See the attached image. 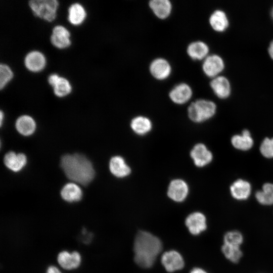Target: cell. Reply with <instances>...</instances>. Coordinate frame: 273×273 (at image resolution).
I'll list each match as a JSON object with an SVG mask.
<instances>
[{
    "mask_svg": "<svg viewBox=\"0 0 273 273\" xmlns=\"http://www.w3.org/2000/svg\"><path fill=\"white\" fill-rule=\"evenodd\" d=\"M185 223L190 232L194 235L200 234L207 228L206 217L199 212L190 214L186 218Z\"/></svg>",
    "mask_w": 273,
    "mask_h": 273,
    "instance_id": "obj_13",
    "label": "cell"
},
{
    "mask_svg": "<svg viewBox=\"0 0 273 273\" xmlns=\"http://www.w3.org/2000/svg\"><path fill=\"white\" fill-rule=\"evenodd\" d=\"M46 61L43 54L38 51H32L28 53L24 60L26 68L34 72L41 70L45 66Z\"/></svg>",
    "mask_w": 273,
    "mask_h": 273,
    "instance_id": "obj_14",
    "label": "cell"
},
{
    "mask_svg": "<svg viewBox=\"0 0 273 273\" xmlns=\"http://www.w3.org/2000/svg\"><path fill=\"white\" fill-rule=\"evenodd\" d=\"M190 273H207L206 271L200 268H194L190 272Z\"/></svg>",
    "mask_w": 273,
    "mask_h": 273,
    "instance_id": "obj_36",
    "label": "cell"
},
{
    "mask_svg": "<svg viewBox=\"0 0 273 273\" xmlns=\"http://www.w3.org/2000/svg\"><path fill=\"white\" fill-rule=\"evenodd\" d=\"M59 76L56 73H53L50 74L48 78V81L49 84L53 87L58 79L59 78Z\"/></svg>",
    "mask_w": 273,
    "mask_h": 273,
    "instance_id": "obj_33",
    "label": "cell"
},
{
    "mask_svg": "<svg viewBox=\"0 0 273 273\" xmlns=\"http://www.w3.org/2000/svg\"><path fill=\"white\" fill-rule=\"evenodd\" d=\"M260 151L264 157L273 158V138H265L261 144Z\"/></svg>",
    "mask_w": 273,
    "mask_h": 273,
    "instance_id": "obj_32",
    "label": "cell"
},
{
    "mask_svg": "<svg viewBox=\"0 0 273 273\" xmlns=\"http://www.w3.org/2000/svg\"><path fill=\"white\" fill-rule=\"evenodd\" d=\"M230 192L234 198L238 200H246L251 192L250 184L242 179H239L233 183L230 187Z\"/></svg>",
    "mask_w": 273,
    "mask_h": 273,
    "instance_id": "obj_19",
    "label": "cell"
},
{
    "mask_svg": "<svg viewBox=\"0 0 273 273\" xmlns=\"http://www.w3.org/2000/svg\"><path fill=\"white\" fill-rule=\"evenodd\" d=\"M59 265L64 269L71 270L78 267L81 261L80 254L77 251L69 253L67 251L60 252L57 257Z\"/></svg>",
    "mask_w": 273,
    "mask_h": 273,
    "instance_id": "obj_15",
    "label": "cell"
},
{
    "mask_svg": "<svg viewBox=\"0 0 273 273\" xmlns=\"http://www.w3.org/2000/svg\"><path fill=\"white\" fill-rule=\"evenodd\" d=\"M223 241L225 244L240 247L243 242V237L239 231H230L225 234Z\"/></svg>",
    "mask_w": 273,
    "mask_h": 273,
    "instance_id": "obj_30",
    "label": "cell"
},
{
    "mask_svg": "<svg viewBox=\"0 0 273 273\" xmlns=\"http://www.w3.org/2000/svg\"><path fill=\"white\" fill-rule=\"evenodd\" d=\"M255 197L257 201L262 205L273 204V184H264L262 190L256 193Z\"/></svg>",
    "mask_w": 273,
    "mask_h": 273,
    "instance_id": "obj_27",
    "label": "cell"
},
{
    "mask_svg": "<svg viewBox=\"0 0 273 273\" xmlns=\"http://www.w3.org/2000/svg\"><path fill=\"white\" fill-rule=\"evenodd\" d=\"M209 47L204 41L196 40L191 42L187 48V53L193 60H204L209 55Z\"/></svg>",
    "mask_w": 273,
    "mask_h": 273,
    "instance_id": "obj_18",
    "label": "cell"
},
{
    "mask_svg": "<svg viewBox=\"0 0 273 273\" xmlns=\"http://www.w3.org/2000/svg\"><path fill=\"white\" fill-rule=\"evenodd\" d=\"M52 87L54 94L58 97H63L68 95L72 90L69 80L61 76H59Z\"/></svg>",
    "mask_w": 273,
    "mask_h": 273,
    "instance_id": "obj_28",
    "label": "cell"
},
{
    "mask_svg": "<svg viewBox=\"0 0 273 273\" xmlns=\"http://www.w3.org/2000/svg\"><path fill=\"white\" fill-rule=\"evenodd\" d=\"M133 249L135 263L141 267L147 268L153 266L162 250V244L157 237L141 231L135 236Z\"/></svg>",
    "mask_w": 273,
    "mask_h": 273,
    "instance_id": "obj_2",
    "label": "cell"
},
{
    "mask_svg": "<svg viewBox=\"0 0 273 273\" xmlns=\"http://www.w3.org/2000/svg\"><path fill=\"white\" fill-rule=\"evenodd\" d=\"M46 273H62V272L56 266H50L48 268Z\"/></svg>",
    "mask_w": 273,
    "mask_h": 273,
    "instance_id": "obj_34",
    "label": "cell"
},
{
    "mask_svg": "<svg viewBox=\"0 0 273 273\" xmlns=\"http://www.w3.org/2000/svg\"><path fill=\"white\" fill-rule=\"evenodd\" d=\"M209 22L212 28L217 32L224 31L230 24L226 13L221 9H216L210 14Z\"/></svg>",
    "mask_w": 273,
    "mask_h": 273,
    "instance_id": "obj_17",
    "label": "cell"
},
{
    "mask_svg": "<svg viewBox=\"0 0 273 273\" xmlns=\"http://www.w3.org/2000/svg\"><path fill=\"white\" fill-rule=\"evenodd\" d=\"M5 165L14 172L20 171L26 165L27 158L23 153L16 154L14 152L7 153L4 159Z\"/></svg>",
    "mask_w": 273,
    "mask_h": 273,
    "instance_id": "obj_20",
    "label": "cell"
},
{
    "mask_svg": "<svg viewBox=\"0 0 273 273\" xmlns=\"http://www.w3.org/2000/svg\"><path fill=\"white\" fill-rule=\"evenodd\" d=\"M149 71L153 77L162 80L167 78L170 76L172 68L168 60L165 58L159 57L154 59L150 63Z\"/></svg>",
    "mask_w": 273,
    "mask_h": 273,
    "instance_id": "obj_6",
    "label": "cell"
},
{
    "mask_svg": "<svg viewBox=\"0 0 273 273\" xmlns=\"http://www.w3.org/2000/svg\"><path fill=\"white\" fill-rule=\"evenodd\" d=\"M16 127L17 131L25 136L31 135L36 129L34 120L30 116L24 115L20 116L16 120Z\"/></svg>",
    "mask_w": 273,
    "mask_h": 273,
    "instance_id": "obj_25",
    "label": "cell"
},
{
    "mask_svg": "<svg viewBox=\"0 0 273 273\" xmlns=\"http://www.w3.org/2000/svg\"><path fill=\"white\" fill-rule=\"evenodd\" d=\"M13 76L11 68L4 63L0 64V89H2Z\"/></svg>",
    "mask_w": 273,
    "mask_h": 273,
    "instance_id": "obj_31",
    "label": "cell"
},
{
    "mask_svg": "<svg viewBox=\"0 0 273 273\" xmlns=\"http://www.w3.org/2000/svg\"><path fill=\"white\" fill-rule=\"evenodd\" d=\"M28 5L35 16L52 22L57 16L59 3L57 0H31Z\"/></svg>",
    "mask_w": 273,
    "mask_h": 273,
    "instance_id": "obj_4",
    "label": "cell"
},
{
    "mask_svg": "<svg viewBox=\"0 0 273 273\" xmlns=\"http://www.w3.org/2000/svg\"><path fill=\"white\" fill-rule=\"evenodd\" d=\"M210 86L215 95L220 99L228 98L232 92L229 79L225 76L218 75L212 79Z\"/></svg>",
    "mask_w": 273,
    "mask_h": 273,
    "instance_id": "obj_12",
    "label": "cell"
},
{
    "mask_svg": "<svg viewBox=\"0 0 273 273\" xmlns=\"http://www.w3.org/2000/svg\"><path fill=\"white\" fill-rule=\"evenodd\" d=\"M70 34L64 26L58 25L52 29L50 40L52 44L58 49H65L71 44Z\"/></svg>",
    "mask_w": 273,
    "mask_h": 273,
    "instance_id": "obj_11",
    "label": "cell"
},
{
    "mask_svg": "<svg viewBox=\"0 0 273 273\" xmlns=\"http://www.w3.org/2000/svg\"><path fill=\"white\" fill-rule=\"evenodd\" d=\"M149 6L156 16L164 19L170 14L172 6L169 0H151Z\"/></svg>",
    "mask_w": 273,
    "mask_h": 273,
    "instance_id": "obj_21",
    "label": "cell"
},
{
    "mask_svg": "<svg viewBox=\"0 0 273 273\" xmlns=\"http://www.w3.org/2000/svg\"><path fill=\"white\" fill-rule=\"evenodd\" d=\"M189 190L188 185L185 181L176 178L170 183L167 189V195L174 201L181 202L187 198Z\"/></svg>",
    "mask_w": 273,
    "mask_h": 273,
    "instance_id": "obj_7",
    "label": "cell"
},
{
    "mask_svg": "<svg viewBox=\"0 0 273 273\" xmlns=\"http://www.w3.org/2000/svg\"><path fill=\"white\" fill-rule=\"evenodd\" d=\"M231 143L237 149L247 151L250 149L254 144L249 131L244 129L241 134L234 135L231 139Z\"/></svg>",
    "mask_w": 273,
    "mask_h": 273,
    "instance_id": "obj_24",
    "label": "cell"
},
{
    "mask_svg": "<svg viewBox=\"0 0 273 273\" xmlns=\"http://www.w3.org/2000/svg\"><path fill=\"white\" fill-rule=\"evenodd\" d=\"M221 251L225 257L234 263L239 262L242 256V252L239 246L224 244L221 247Z\"/></svg>",
    "mask_w": 273,
    "mask_h": 273,
    "instance_id": "obj_29",
    "label": "cell"
},
{
    "mask_svg": "<svg viewBox=\"0 0 273 273\" xmlns=\"http://www.w3.org/2000/svg\"><path fill=\"white\" fill-rule=\"evenodd\" d=\"M130 125L133 131L141 135L148 133L152 128V123L150 119L142 115L133 118Z\"/></svg>",
    "mask_w": 273,
    "mask_h": 273,
    "instance_id": "obj_23",
    "label": "cell"
},
{
    "mask_svg": "<svg viewBox=\"0 0 273 273\" xmlns=\"http://www.w3.org/2000/svg\"><path fill=\"white\" fill-rule=\"evenodd\" d=\"M202 67L204 74L213 78L219 75L224 70L225 63L220 55L212 54L209 55L203 60Z\"/></svg>",
    "mask_w": 273,
    "mask_h": 273,
    "instance_id": "obj_5",
    "label": "cell"
},
{
    "mask_svg": "<svg viewBox=\"0 0 273 273\" xmlns=\"http://www.w3.org/2000/svg\"><path fill=\"white\" fill-rule=\"evenodd\" d=\"M190 156L195 165L199 167L206 166L213 159L211 151L202 143L197 144L194 146L190 152Z\"/></svg>",
    "mask_w": 273,
    "mask_h": 273,
    "instance_id": "obj_8",
    "label": "cell"
},
{
    "mask_svg": "<svg viewBox=\"0 0 273 273\" xmlns=\"http://www.w3.org/2000/svg\"><path fill=\"white\" fill-rule=\"evenodd\" d=\"M268 53L270 57L273 60V39L270 41L268 46Z\"/></svg>",
    "mask_w": 273,
    "mask_h": 273,
    "instance_id": "obj_35",
    "label": "cell"
},
{
    "mask_svg": "<svg viewBox=\"0 0 273 273\" xmlns=\"http://www.w3.org/2000/svg\"><path fill=\"white\" fill-rule=\"evenodd\" d=\"M62 198L68 202H77L81 200L82 192L81 188L75 183L66 184L61 191Z\"/></svg>",
    "mask_w": 273,
    "mask_h": 273,
    "instance_id": "obj_22",
    "label": "cell"
},
{
    "mask_svg": "<svg viewBox=\"0 0 273 273\" xmlns=\"http://www.w3.org/2000/svg\"><path fill=\"white\" fill-rule=\"evenodd\" d=\"M61 167L68 178L83 186L88 185L95 177L92 162L82 154L64 155L61 159Z\"/></svg>",
    "mask_w": 273,
    "mask_h": 273,
    "instance_id": "obj_1",
    "label": "cell"
},
{
    "mask_svg": "<svg viewBox=\"0 0 273 273\" xmlns=\"http://www.w3.org/2000/svg\"><path fill=\"white\" fill-rule=\"evenodd\" d=\"M161 263L165 269L169 272L181 269L184 266L183 257L175 250L164 252L161 257Z\"/></svg>",
    "mask_w": 273,
    "mask_h": 273,
    "instance_id": "obj_10",
    "label": "cell"
},
{
    "mask_svg": "<svg viewBox=\"0 0 273 273\" xmlns=\"http://www.w3.org/2000/svg\"><path fill=\"white\" fill-rule=\"evenodd\" d=\"M0 117H1V125H2V122H3V117H4V114H3V112H2V111H1Z\"/></svg>",
    "mask_w": 273,
    "mask_h": 273,
    "instance_id": "obj_37",
    "label": "cell"
},
{
    "mask_svg": "<svg viewBox=\"0 0 273 273\" xmlns=\"http://www.w3.org/2000/svg\"><path fill=\"white\" fill-rule=\"evenodd\" d=\"M109 169L113 175L118 178L125 177L131 172L130 167L127 164L124 159L120 156L111 158L109 162Z\"/></svg>",
    "mask_w": 273,
    "mask_h": 273,
    "instance_id": "obj_16",
    "label": "cell"
},
{
    "mask_svg": "<svg viewBox=\"0 0 273 273\" xmlns=\"http://www.w3.org/2000/svg\"><path fill=\"white\" fill-rule=\"evenodd\" d=\"M193 95L191 87L187 83L181 82L175 85L169 92L170 100L176 104H184L189 101Z\"/></svg>",
    "mask_w": 273,
    "mask_h": 273,
    "instance_id": "obj_9",
    "label": "cell"
},
{
    "mask_svg": "<svg viewBox=\"0 0 273 273\" xmlns=\"http://www.w3.org/2000/svg\"><path fill=\"white\" fill-rule=\"evenodd\" d=\"M68 13V21L74 25L80 24L86 17L84 8L81 4L77 3H73L69 6Z\"/></svg>",
    "mask_w": 273,
    "mask_h": 273,
    "instance_id": "obj_26",
    "label": "cell"
},
{
    "mask_svg": "<svg viewBox=\"0 0 273 273\" xmlns=\"http://www.w3.org/2000/svg\"><path fill=\"white\" fill-rule=\"evenodd\" d=\"M271 16L273 19V7L272 8L271 10Z\"/></svg>",
    "mask_w": 273,
    "mask_h": 273,
    "instance_id": "obj_38",
    "label": "cell"
},
{
    "mask_svg": "<svg viewBox=\"0 0 273 273\" xmlns=\"http://www.w3.org/2000/svg\"><path fill=\"white\" fill-rule=\"evenodd\" d=\"M216 105L212 101L199 99L192 102L188 108L189 118L193 122L200 123L212 117L216 113Z\"/></svg>",
    "mask_w": 273,
    "mask_h": 273,
    "instance_id": "obj_3",
    "label": "cell"
}]
</instances>
